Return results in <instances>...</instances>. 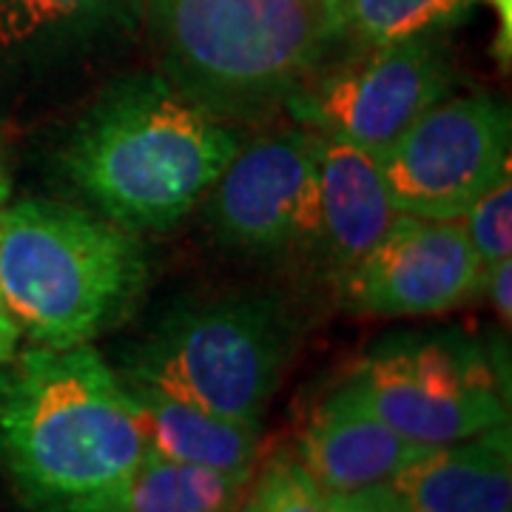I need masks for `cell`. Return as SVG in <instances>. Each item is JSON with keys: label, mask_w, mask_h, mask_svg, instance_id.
<instances>
[{"label": "cell", "mask_w": 512, "mask_h": 512, "mask_svg": "<svg viewBox=\"0 0 512 512\" xmlns=\"http://www.w3.org/2000/svg\"><path fill=\"white\" fill-rule=\"evenodd\" d=\"M143 453L126 382L92 345H32L0 367V464L35 512H83Z\"/></svg>", "instance_id": "obj_1"}, {"label": "cell", "mask_w": 512, "mask_h": 512, "mask_svg": "<svg viewBox=\"0 0 512 512\" xmlns=\"http://www.w3.org/2000/svg\"><path fill=\"white\" fill-rule=\"evenodd\" d=\"M237 148V131L177 92L165 74H137L94 103L63 165L106 220L137 234L188 217Z\"/></svg>", "instance_id": "obj_2"}, {"label": "cell", "mask_w": 512, "mask_h": 512, "mask_svg": "<svg viewBox=\"0 0 512 512\" xmlns=\"http://www.w3.org/2000/svg\"><path fill=\"white\" fill-rule=\"evenodd\" d=\"M143 242L74 205H0V299L20 336L46 348L92 345L143 291Z\"/></svg>", "instance_id": "obj_3"}, {"label": "cell", "mask_w": 512, "mask_h": 512, "mask_svg": "<svg viewBox=\"0 0 512 512\" xmlns=\"http://www.w3.org/2000/svg\"><path fill=\"white\" fill-rule=\"evenodd\" d=\"M165 77L205 111L285 103L336 40L316 0H151Z\"/></svg>", "instance_id": "obj_4"}, {"label": "cell", "mask_w": 512, "mask_h": 512, "mask_svg": "<svg viewBox=\"0 0 512 512\" xmlns=\"http://www.w3.org/2000/svg\"><path fill=\"white\" fill-rule=\"evenodd\" d=\"M293 353V322L274 296L231 293L183 305L131 350L123 376L262 427Z\"/></svg>", "instance_id": "obj_5"}, {"label": "cell", "mask_w": 512, "mask_h": 512, "mask_svg": "<svg viewBox=\"0 0 512 512\" xmlns=\"http://www.w3.org/2000/svg\"><path fill=\"white\" fill-rule=\"evenodd\" d=\"M348 379L370 410L416 447L456 444L510 421L490 359L453 330L384 336Z\"/></svg>", "instance_id": "obj_6"}, {"label": "cell", "mask_w": 512, "mask_h": 512, "mask_svg": "<svg viewBox=\"0 0 512 512\" xmlns=\"http://www.w3.org/2000/svg\"><path fill=\"white\" fill-rule=\"evenodd\" d=\"M453 69L433 35L373 43L325 72L308 74L285 100L296 126L387 154L430 106L450 94Z\"/></svg>", "instance_id": "obj_7"}, {"label": "cell", "mask_w": 512, "mask_h": 512, "mask_svg": "<svg viewBox=\"0 0 512 512\" xmlns=\"http://www.w3.org/2000/svg\"><path fill=\"white\" fill-rule=\"evenodd\" d=\"M512 123L493 94L441 97L379 157L399 214L458 220L510 171Z\"/></svg>", "instance_id": "obj_8"}, {"label": "cell", "mask_w": 512, "mask_h": 512, "mask_svg": "<svg viewBox=\"0 0 512 512\" xmlns=\"http://www.w3.org/2000/svg\"><path fill=\"white\" fill-rule=\"evenodd\" d=\"M208 220L222 242L242 251L274 254L319 242L313 131L279 128L239 143L208 191Z\"/></svg>", "instance_id": "obj_9"}, {"label": "cell", "mask_w": 512, "mask_h": 512, "mask_svg": "<svg viewBox=\"0 0 512 512\" xmlns=\"http://www.w3.org/2000/svg\"><path fill=\"white\" fill-rule=\"evenodd\" d=\"M484 265L458 220L396 214L384 237L339 274L342 302L367 316H436L478 296Z\"/></svg>", "instance_id": "obj_10"}, {"label": "cell", "mask_w": 512, "mask_h": 512, "mask_svg": "<svg viewBox=\"0 0 512 512\" xmlns=\"http://www.w3.org/2000/svg\"><path fill=\"white\" fill-rule=\"evenodd\" d=\"M421 450L384 424L345 379L313 407L293 456L325 493L350 495L387 484Z\"/></svg>", "instance_id": "obj_11"}, {"label": "cell", "mask_w": 512, "mask_h": 512, "mask_svg": "<svg viewBox=\"0 0 512 512\" xmlns=\"http://www.w3.org/2000/svg\"><path fill=\"white\" fill-rule=\"evenodd\" d=\"M387 484L404 512H512L510 421L473 439L424 447Z\"/></svg>", "instance_id": "obj_12"}, {"label": "cell", "mask_w": 512, "mask_h": 512, "mask_svg": "<svg viewBox=\"0 0 512 512\" xmlns=\"http://www.w3.org/2000/svg\"><path fill=\"white\" fill-rule=\"evenodd\" d=\"M313 148L319 177V245L339 276L384 237L399 211L390 200L379 157L325 134H313Z\"/></svg>", "instance_id": "obj_13"}, {"label": "cell", "mask_w": 512, "mask_h": 512, "mask_svg": "<svg viewBox=\"0 0 512 512\" xmlns=\"http://www.w3.org/2000/svg\"><path fill=\"white\" fill-rule=\"evenodd\" d=\"M123 382L143 427L146 450L220 473H256L262 427L214 416L197 404L168 396L128 376H123Z\"/></svg>", "instance_id": "obj_14"}, {"label": "cell", "mask_w": 512, "mask_h": 512, "mask_svg": "<svg viewBox=\"0 0 512 512\" xmlns=\"http://www.w3.org/2000/svg\"><path fill=\"white\" fill-rule=\"evenodd\" d=\"M251 481L254 473H220L146 450L123 484L83 512H231Z\"/></svg>", "instance_id": "obj_15"}, {"label": "cell", "mask_w": 512, "mask_h": 512, "mask_svg": "<svg viewBox=\"0 0 512 512\" xmlns=\"http://www.w3.org/2000/svg\"><path fill=\"white\" fill-rule=\"evenodd\" d=\"M478 0H348L342 35L359 43H396L456 26Z\"/></svg>", "instance_id": "obj_16"}, {"label": "cell", "mask_w": 512, "mask_h": 512, "mask_svg": "<svg viewBox=\"0 0 512 512\" xmlns=\"http://www.w3.org/2000/svg\"><path fill=\"white\" fill-rule=\"evenodd\" d=\"M117 0H0V52L69 43L109 18Z\"/></svg>", "instance_id": "obj_17"}, {"label": "cell", "mask_w": 512, "mask_h": 512, "mask_svg": "<svg viewBox=\"0 0 512 512\" xmlns=\"http://www.w3.org/2000/svg\"><path fill=\"white\" fill-rule=\"evenodd\" d=\"M458 225L484 268L507 259L512 254V171L478 194L458 217Z\"/></svg>", "instance_id": "obj_18"}, {"label": "cell", "mask_w": 512, "mask_h": 512, "mask_svg": "<svg viewBox=\"0 0 512 512\" xmlns=\"http://www.w3.org/2000/svg\"><path fill=\"white\" fill-rule=\"evenodd\" d=\"M262 512H328V493L313 481L293 453H276L251 481Z\"/></svg>", "instance_id": "obj_19"}, {"label": "cell", "mask_w": 512, "mask_h": 512, "mask_svg": "<svg viewBox=\"0 0 512 512\" xmlns=\"http://www.w3.org/2000/svg\"><path fill=\"white\" fill-rule=\"evenodd\" d=\"M478 296H484L490 305H493L495 316L510 325L512 319V259H498L493 265L484 268L481 274V288Z\"/></svg>", "instance_id": "obj_20"}, {"label": "cell", "mask_w": 512, "mask_h": 512, "mask_svg": "<svg viewBox=\"0 0 512 512\" xmlns=\"http://www.w3.org/2000/svg\"><path fill=\"white\" fill-rule=\"evenodd\" d=\"M328 512H404V507L390 484H379L362 493L328 495Z\"/></svg>", "instance_id": "obj_21"}, {"label": "cell", "mask_w": 512, "mask_h": 512, "mask_svg": "<svg viewBox=\"0 0 512 512\" xmlns=\"http://www.w3.org/2000/svg\"><path fill=\"white\" fill-rule=\"evenodd\" d=\"M495 12L498 20V37H495V55L504 60V66L510 63L512 55V0H481Z\"/></svg>", "instance_id": "obj_22"}, {"label": "cell", "mask_w": 512, "mask_h": 512, "mask_svg": "<svg viewBox=\"0 0 512 512\" xmlns=\"http://www.w3.org/2000/svg\"><path fill=\"white\" fill-rule=\"evenodd\" d=\"M20 345V330L18 325L12 322V316L6 311L3 299H0V367L9 365L15 359Z\"/></svg>", "instance_id": "obj_23"}, {"label": "cell", "mask_w": 512, "mask_h": 512, "mask_svg": "<svg viewBox=\"0 0 512 512\" xmlns=\"http://www.w3.org/2000/svg\"><path fill=\"white\" fill-rule=\"evenodd\" d=\"M316 3H319V9L325 12L333 35L342 37V18H345V3H348V0H316Z\"/></svg>", "instance_id": "obj_24"}, {"label": "cell", "mask_w": 512, "mask_h": 512, "mask_svg": "<svg viewBox=\"0 0 512 512\" xmlns=\"http://www.w3.org/2000/svg\"><path fill=\"white\" fill-rule=\"evenodd\" d=\"M231 512H262V510H259V504H256L254 493L248 490V495H245V498H242V501H239L237 507H234Z\"/></svg>", "instance_id": "obj_25"}, {"label": "cell", "mask_w": 512, "mask_h": 512, "mask_svg": "<svg viewBox=\"0 0 512 512\" xmlns=\"http://www.w3.org/2000/svg\"><path fill=\"white\" fill-rule=\"evenodd\" d=\"M9 200V174H6V165L0 157V205Z\"/></svg>", "instance_id": "obj_26"}]
</instances>
